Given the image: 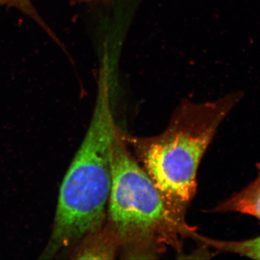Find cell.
I'll return each instance as SVG.
<instances>
[{
    "mask_svg": "<svg viewBox=\"0 0 260 260\" xmlns=\"http://www.w3.org/2000/svg\"><path fill=\"white\" fill-rule=\"evenodd\" d=\"M117 126L104 73L90 125L61 183L52 231L41 259L57 257L105 223Z\"/></svg>",
    "mask_w": 260,
    "mask_h": 260,
    "instance_id": "obj_1",
    "label": "cell"
},
{
    "mask_svg": "<svg viewBox=\"0 0 260 260\" xmlns=\"http://www.w3.org/2000/svg\"><path fill=\"white\" fill-rule=\"evenodd\" d=\"M242 98V92H234L210 102L184 101L160 134L145 138L125 135L135 158L181 216L185 217L196 194L198 168L205 152Z\"/></svg>",
    "mask_w": 260,
    "mask_h": 260,
    "instance_id": "obj_2",
    "label": "cell"
},
{
    "mask_svg": "<svg viewBox=\"0 0 260 260\" xmlns=\"http://www.w3.org/2000/svg\"><path fill=\"white\" fill-rule=\"evenodd\" d=\"M112 186L106 223L126 258H155L180 251L194 229L176 213L130 151L117 126L111 150Z\"/></svg>",
    "mask_w": 260,
    "mask_h": 260,
    "instance_id": "obj_3",
    "label": "cell"
},
{
    "mask_svg": "<svg viewBox=\"0 0 260 260\" xmlns=\"http://www.w3.org/2000/svg\"><path fill=\"white\" fill-rule=\"evenodd\" d=\"M121 252L120 244L107 223L88 234L71 253L72 259H114Z\"/></svg>",
    "mask_w": 260,
    "mask_h": 260,
    "instance_id": "obj_4",
    "label": "cell"
},
{
    "mask_svg": "<svg viewBox=\"0 0 260 260\" xmlns=\"http://www.w3.org/2000/svg\"><path fill=\"white\" fill-rule=\"evenodd\" d=\"M256 168L257 176L254 180L219 203L210 212L244 214L250 215L260 222V162L256 164Z\"/></svg>",
    "mask_w": 260,
    "mask_h": 260,
    "instance_id": "obj_5",
    "label": "cell"
},
{
    "mask_svg": "<svg viewBox=\"0 0 260 260\" xmlns=\"http://www.w3.org/2000/svg\"><path fill=\"white\" fill-rule=\"evenodd\" d=\"M193 238L218 252L232 253L249 259L260 260V235L244 240H220L203 237L195 232Z\"/></svg>",
    "mask_w": 260,
    "mask_h": 260,
    "instance_id": "obj_6",
    "label": "cell"
},
{
    "mask_svg": "<svg viewBox=\"0 0 260 260\" xmlns=\"http://www.w3.org/2000/svg\"><path fill=\"white\" fill-rule=\"evenodd\" d=\"M8 6L10 8H15L20 12L28 16L29 18L32 19L37 24H39L41 27L59 46L61 48H64L63 44L59 40L55 34L53 32L46 22L43 20L41 15L38 13V11L34 8L32 4L31 0H0V7Z\"/></svg>",
    "mask_w": 260,
    "mask_h": 260,
    "instance_id": "obj_7",
    "label": "cell"
},
{
    "mask_svg": "<svg viewBox=\"0 0 260 260\" xmlns=\"http://www.w3.org/2000/svg\"><path fill=\"white\" fill-rule=\"evenodd\" d=\"M72 3H79V4H99V3H105L107 0H70Z\"/></svg>",
    "mask_w": 260,
    "mask_h": 260,
    "instance_id": "obj_8",
    "label": "cell"
}]
</instances>
